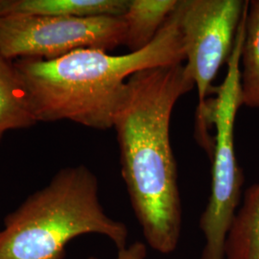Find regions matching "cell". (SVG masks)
Returning a JSON list of instances; mask_svg holds the SVG:
<instances>
[{"label": "cell", "instance_id": "obj_4", "mask_svg": "<svg viewBox=\"0 0 259 259\" xmlns=\"http://www.w3.org/2000/svg\"><path fill=\"white\" fill-rule=\"evenodd\" d=\"M248 6L241 19L234 46L227 62V74L215 89L216 97L207 102L208 122L215 125L211 152V188L208 202L200 217L204 246L200 259H224L225 243L234 216L240 206L244 175L236 158L234 125L242 104L241 53L245 38Z\"/></svg>", "mask_w": 259, "mask_h": 259}, {"label": "cell", "instance_id": "obj_5", "mask_svg": "<svg viewBox=\"0 0 259 259\" xmlns=\"http://www.w3.org/2000/svg\"><path fill=\"white\" fill-rule=\"evenodd\" d=\"M248 1L179 0L176 13L184 50L185 67L197 89L199 105L197 130L208 152V107L206 96L215 93L212 82L220 67L228 62Z\"/></svg>", "mask_w": 259, "mask_h": 259}, {"label": "cell", "instance_id": "obj_1", "mask_svg": "<svg viewBox=\"0 0 259 259\" xmlns=\"http://www.w3.org/2000/svg\"><path fill=\"white\" fill-rule=\"evenodd\" d=\"M193 89L184 64L139 71L128 79L113 122L131 205L146 245L161 254L177 250L183 226L171 115Z\"/></svg>", "mask_w": 259, "mask_h": 259}, {"label": "cell", "instance_id": "obj_2", "mask_svg": "<svg viewBox=\"0 0 259 259\" xmlns=\"http://www.w3.org/2000/svg\"><path fill=\"white\" fill-rule=\"evenodd\" d=\"M13 62L37 123L68 120L108 130L113 128L130 77L145 69L184 64L185 50L174 11L155 39L137 52L111 55L84 48L53 60Z\"/></svg>", "mask_w": 259, "mask_h": 259}, {"label": "cell", "instance_id": "obj_10", "mask_svg": "<svg viewBox=\"0 0 259 259\" xmlns=\"http://www.w3.org/2000/svg\"><path fill=\"white\" fill-rule=\"evenodd\" d=\"M37 123L14 62L0 55V139L9 131Z\"/></svg>", "mask_w": 259, "mask_h": 259}, {"label": "cell", "instance_id": "obj_6", "mask_svg": "<svg viewBox=\"0 0 259 259\" xmlns=\"http://www.w3.org/2000/svg\"><path fill=\"white\" fill-rule=\"evenodd\" d=\"M122 17L60 18L29 15L0 16V55L53 60L79 49L109 52L124 46Z\"/></svg>", "mask_w": 259, "mask_h": 259}, {"label": "cell", "instance_id": "obj_7", "mask_svg": "<svg viewBox=\"0 0 259 259\" xmlns=\"http://www.w3.org/2000/svg\"><path fill=\"white\" fill-rule=\"evenodd\" d=\"M129 0H0V16L29 15L60 18L122 17Z\"/></svg>", "mask_w": 259, "mask_h": 259}, {"label": "cell", "instance_id": "obj_9", "mask_svg": "<svg viewBox=\"0 0 259 259\" xmlns=\"http://www.w3.org/2000/svg\"><path fill=\"white\" fill-rule=\"evenodd\" d=\"M224 259H259V183L244 192L226 239Z\"/></svg>", "mask_w": 259, "mask_h": 259}, {"label": "cell", "instance_id": "obj_11", "mask_svg": "<svg viewBox=\"0 0 259 259\" xmlns=\"http://www.w3.org/2000/svg\"><path fill=\"white\" fill-rule=\"evenodd\" d=\"M241 65L242 104L259 108V0L248 4Z\"/></svg>", "mask_w": 259, "mask_h": 259}, {"label": "cell", "instance_id": "obj_8", "mask_svg": "<svg viewBox=\"0 0 259 259\" xmlns=\"http://www.w3.org/2000/svg\"><path fill=\"white\" fill-rule=\"evenodd\" d=\"M179 0H129L122 16L126 25L124 46L137 52L155 39L176 9Z\"/></svg>", "mask_w": 259, "mask_h": 259}, {"label": "cell", "instance_id": "obj_13", "mask_svg": "<svg viewBox=\"0 0 259 259\" xmlns=\"http://www.w3.org/2000/svg\"><path fill=\"white\" fill-rule=\"evenodd\" d=\"M88 259H98L97 257H95V256H91V257H89Z\"/></svg>", "mask_w": 259, "mask_h": 259}, {"label": "cell", "instance_id": "obj_3", "mask_svg": "<svg viewBox=\"0 0 259 259\" xmlns=\"http://www.w3.org/2000/svg\"><path fill=\"white\" fill-rule=\"evenodd\" d=\"M85 234L106 236L120 250L129 232L105 212L93 171L65 167L4 218L0 259H64L66 245Z\"/></svg>", "mask_w": 259, "mask_h": 259}, {"label": "cell", "instance_id": "obj_12", "mask_svg": "<svg viewBox=\"0 0 259 259\" xmlns=\"http://www.w3.org/2000/svg\"><path fill=\"white\" fill-rule=\"evenodd\" d=\"M147 245L142 242H135L117 251L115 259H146Z\"/></svg>", "mask_w": 259, "mask_h": 259}]
</instances>
